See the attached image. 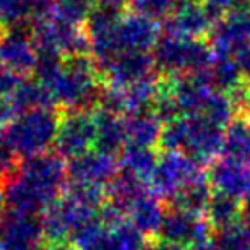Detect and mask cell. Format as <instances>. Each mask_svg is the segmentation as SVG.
Instances as JSON below:
<instances>
[{"mask_svg": "<svg viewBox=\"0 0 250 250\" xmlns=\"http://www.w3.org/2000/svg\"><path fill=\"white\" fill-rule=\"evenodd\" d=\"M208 180L212 190L242 201L250 190V168L228 156H221L209 165Z\"/></svg>", "mask_w": 250, "mask_h": 250, "instance_id": "16", "label": "cell"}, {"mask_svg": "<svg viewBox=\"0 0 250 250\" xmlns=\"http://www.w3.org/2000/svg\"><path fill=\"white\" fill-rule=\"evenodd\" d=\"M22 77L0 65V100H9Z\"/></svg>", "mask_w": 250, "mask_h": 250, "instance_id": "31", "label": "cell"}, {"mask_svg": "<svg viewBox=\"0 0 250 250\" xmlns=\"http://www.w3.org/2000/svg\"><path fill=\"white\" fill-rule=\"evenodd\" d=\"M40 83L46 87L53 104L63 110H93L104 87L91 55L63 59L62 65Z\"/></svg>", "mask_w": 250, "mask_h": 250, "instance_id": "1", "label": "cell"}, {"mask_svg": "<svg viewBox=\"0 0 250 250\" xmlns=\"http://www.w3.org/2000/svg\"><path fill=\"white\" fill-rule=\"evenodd\" d=\"M19 163H21L19 156L9 146L4 134H0V182L14 175L19 168Z\"/></svg>", "mask_w": 250, "mask_h": 250, "instance_id": "30", "label": "cell"}, {"mask_svg": "<svg viewBox=\"0 0 250 250\" xmlns=\"http://www.w3.org/2000/svg\"><path fill=\"white\" fill-rule=\"evenodd\" d=\"M118 175V163L113 156L100 151H87L67 161V182L83 187L106 190Z\"/></svg>", "mask_w": 250, "mask_h": 250, "instance_id": "12", "label": "cell"}, {"mask_svg": "<svg viewBox=\"0 0 250 250\" xmlns=\"http://www.w3.org/2000/svg\"><path fill=\"white\" fill-rule=\"evenodd\" d=\"M192 250H218V249H216L214 242H208V243H204V245H199V247H195V249H192Z\"/></svg>", "mask_w": 250, "mask_h": 250, "instance_id": "37", "label": "cell"}, {"mask_svg": "<svg viewBox=\"0 0 250 250\" xmlns=\"http://www.w3.org/2000/svg\"><path fill=\"white\" fill-rule=\"evenodd\" d=\"M94 149L93 110H63L53 153L63 160H72Z\"/></svg>", "mask_w": 250, "mask_h": 250, "instance_id": "6", "label": "cell"}, {"mask_svg": "<svg viewBox=\"0 0 250 250\" xmlns=\"http://www.w3.org/2000/svg\"><path fill=\"white\" fill-rule=\"evenodd\" d=\"M163 216H165V209L161 206V199L156 197L149 190L129 209L127 221L134 228L139 229L144 236H154L160 231Z\"/></svg>", "mask_w": 250, "mask_h": 250, "instance_id": "20", "label": "cell"}, {"mask_svg": "<svg viewBox=\"0 0 250 250\" xmlns=\"http://www.w3.org/2000/svg\"><path fill=\"white\" fill-rule=\"evenodd\" d=\"M14 110H12L11 106V101L9 100H0V134H2V130L7 127L9 122L14 118Z\"/></svg>", "mask_w": 250, "mask_h": 250, "instance_id": "32", "label": "cell"}, {"mask_svg": "<svg viewBox=\"0 0 250 250\" xmlns=\"http://www.w3.org/2000/svg\"><path fill=\"white\" fill-rule=\"evenodd\" d=\"M94 115V151H100L108 156H120L127 146L125 134V120L120 115H115L108 110L96 106Z\"/></svg>", "mask_w": 250, "mask_h": 250, "instance_id": "17", "label": "cell"}, {"mask_svg": "<svg viewBox=\"0 0 250 250\" xmlns=\"http://www.w3.org/2000/svg\"><path fill=\"white\" fill-rule=\"evenodd\" d=\"M160 38V26L156 21L136 12L122 14L117 29V42L120 52L153 53Z\"/></svg>", "mask_w": 250, "mask_h": 250, "instance_id": "14", "label": "cell"}, {"mask_svg": "<svg viewBox=\"0 0 250 250\" xmlns=\"http://www.w3.org/2000/svg\"><path fill=\"white\" fill-rule=\"evenodd\" d=\"M214 21L201 2H178L170 16L163 21L167 36L204 40L209 36Z\"/></svg>", "mask_w": 250, "mask_h": 250, "instance_id": "13", "label": "cell"}, {"mask_svg": "<svg viewBox=\"0 0 250 250\" xmlns=\"http://www.w3.org/2000/svg\"><path fill=\"white\" fill-rule=\"evenodd\" d=\"M201 76L208 81V84L212 89L225 94H229L243 81H247L235 60L223 59V57H214V60L208 67V70L202 72Z\"/></svg>", "mask_w": 250, "mask_h": 250, "instance_id": "23", "label": "cell"}, {"mask_svg": "<svg viewBox=\"0 0 250 250\" xmlns=\"http://www.w3.org/2000/svg\"><path fill=\"white\" fill-rule=\"evenodd\" d=\"M9 101H11V106L16 115L38 110V108L55 106L46 87L38 79H31V77H22Z\"/></svg>", "mask_w": 250, "mask_h": 250, "instance_id": "21", "label": "cell"}, {"mask_svg": "<svg viewBox=\"0 0 250 250\" xmlns=\"http://www.w3.org/2000/svg\"><path fill=\"white\" fill-rule=\"evenodd\" d=\"M35 45L42 52L59 55L62 59L76 55H89V40L79 26L67 24L52 14L40 19L31 28Z\"/></svg>", "mask_w": 250, "mask_h": 250, "instance_id": "5", "label": "cell"}, {"mask_svg": "<svg viewBox=\"0 0 250 250\" xmlns=\"http://www.w3.org/2000/svg\"><path fill=\"white\" fill-rule=\"evenodd\" d=\"M45 243L42 216L7 212L4 229L0 233L2 250H40Z\"/></svg>", "mask_w": 250, "mask_h": 250, "instance_id": "15", "label": "cell"}, {"mask_svg": "<svg viewBox=\"0 0 250 250\" xmlns=\"http://www.w3.org/2000/svg\"><path fill=\"white\" fill-rule=\"evenodd\" d=\"M212 194H214V190L209 184L208 175L201 173L192 182H188L185 187H182L170 201H167V204L170 209H178V211L204 216Z\"/></svg>", "mask_w": 250, "mask_h": 250, "instance_id": "18", "label": "cell"}, {"mask_svg": "<svg viewBox=\"0 0 250 250\" xmlns=\"http://www.w3.org/2000/svg\"><path fill=\"white\" fill-rule=\"evenodd\" d=\"M144 250H184V249H180V247H177V245H173V243L156 236V238H153V240H147L146 245H144Z\"/></svg>", "mask_w": 250, "mask_h": 250, "instance_id": "33", "label": "cell"}, {"mask_svg": "<svg viewBox=\"0 0 250 250\" xmlns=\"http://www.w3.org/2000/svg\"><path fill=\"white\" fill-rule=\"evenodd\" d=\"M226 129L202 117H178L163 124L161 151H175L201 165H211L223 154Z\"/></svg>", "mask_w": 250, "mask_h": 250, "instance_id": "2", "label": "cell"}, {"mask_svg": "<svg viewBox=\"0 0 250 250\" xmlns=\"http://www.w3.org/2000/svg\"><path fill=\"white\" fill-rule=\"evenodd\" d=\"M96 7H111V9H122L125 4H129V0H93Z\"/></svg>", "mask_w": 250, "mask_h": 250, "instance_id": "34", "label": "cell"}, {"mask_svg": "<svg viewBox=\"0 0 250 250\" xmlns=\"http://www.w3.org/2000/svg\"><path fill=\"white\" fill-rule=\"evenodd\" d=\"M40 250H74L70 243H43Z\"/></svg>", "mask_w": 250, "mask_h": 250, "instance_id": "35", "label": "cell"}, {"mask_svg": "<svg viewBox=\"0 0 250 250\" xmlns=\"http://www.w3.org/2000/svg\"><path fill=\"white\" fill-rule=\"evenodd\" d=\"M94 11L93 0H55L52 16L67 24L84 28Z\"/></svg>", "mask_w": 250, "mask_h": 250, "instance_id": "26", "label": "cell"}, {"mask_svg": "<svg viewBox=\"0 0 250 250\" xmlns=\"http://www.w3.org/2000/svg\"><path fill=\"white\" fill-rule=\"evenodd\" d=\"M60 113L55 108H38L14 115L4 129V137L19 160L50 153L57 139Z\"/></svg>", "mask_w": 250, "mask_h": 250, "instance_id": "3", "label": "cell"}, {"mask_svg": "<svg viewBox=\"0 0 250 250\" xmlns=\"http://www.w3.org/2000/svg\"><path fill=\"white\" fill-rule=\"evenodd\" d=\"M223 156L233 158L250 168V122L235 118L226 127Z\"/></svg>", "mask_w": 250, "mask_h": 250, "instance_id": "25", "label": "cell"}, {"mask_svg": "<svg viewBox=\"0 0 250 250\" xmlns=\"http://www.w3.org/2000/svg\"><path fill=\"white\" fill-rule=\"evenodd\" d=\"M180 0H129L130 12H136L153 21H165L173 12Z\"/></svg>", "mask_w": 250, "mask_h": 250, "instance_id": "28", "label": "cell"}, {"mask_svg": "<svg viewBox=\"0 0 250 250\" xmlns=\"http://www.w3.org/2000/svg\"><path fill=\"white\" fill-rule=\"evenodd\" d=\"M250 4V0H202V5L214 22L235 12L236 9Z\"/></svg>", "mask_w": 250, "mask_h": 250, "instance_id": "29", "label": "cell"}, {"mask_svg": "<svg viewBox=\"0 0 250 250\" xmlns=\"http://www.w3.org/2000/svg\"><path fill=\"white\" fill-rule=\"evenodd\" d=\"M201 173L199 165L188 156L175 151H163L158 156L156 167L147 180V185L156 197L170 201L182 187Z\"/></svg>", "mask_w": 250, "mask_h": 250, "instance_id": "7", "label": "cell"}, {"mask_svg": "<svg viewBox=\"0 0 250 250\" xmlns=\"http://www.w3.org/2000/svg\"><path fill=\"white\" fill-rule=\"evenodd\" d=\"M5 218H7V211L2 204H0V233L4 229V225H5Z\"/></svg>", "mask_w": 250, "mask_h": 250, "instance_id": "36", "label": "cell"}, {"mask_svg": "<svg viewBox=\"0 0 250 250\" xmlns=\"http://www.w3.org/2000/svg\"><path fill=\"white\" fill-rule=\"evenodd\" d=\"M212 231L206 216L167 208L158 236L184 250H192L211 242Z\"/></svg>", "mask_w": 250, "mask_h": 250, "instance_id": "9", "label": "cell"}, {"mask_svg": "<svg viewBox=\"0 0 250 250\" xmlns=\"http://www.w3.org/2000/svg\"><path fill=\"white\" fill-rule=\"evenodd\" d=\"M218 250H250V223L242 219L229 228L216 233L212 240Z\"/></svg>", "mask_w": 250, "mask_h": 250, "instance_id": "27", "label": "cell"}, {"mask_svg": "<svg viewBox=\"0 0 250 250\" xmlns=\"http://www.w3.org/2000/svg\"><path fill=\"white\" fill-rule=\"evenodd\" d=\"M38 62V48L28 28H0V65L19 77L35 74Z\"/></svg>", "mask_w": 250, "mask_h": 250, "instance_id": "11", "label": "cell"}, {"mask_svg": "<svg viewBox=\"0 0 250 250\" xmlns=\"http://www.w3.org/2000/svg\"><path fill=\"white\" fill-rule=\"evenodd\" d=\"M96 69L108 87H129L154 77L156 72L153 53L141 52H120Z\"/></svg>", "mask_w": 250, "mask_h": 250, "instance_id": "10", "label": "cell"}, {"mask_svg": "<svg viewBox=\"0 0 250 250\" xmlns=\"http://www.w3.org/2000/svg\"><path fill=\"white\" fill-rule=\"evenodd\" d=\"M125 134H127V146L151 147L160 144L163 122L156 117L154 111L125 117Z\"/></svg>", "mask_w": 250, "mask_h": 250, "instance_id": "19", "label": "cell"}, {"mask_svg": "<svg viewBox=\"0 0 250 250\" xmlns=\"http://www.w3.org/2000/svg\"><path fill=\"white\" fill-rule=\"evenodd\" d=\"M180 2H199V0H180Z\"/></svg>", "mask_w": 250, "mask_h": 250, "instance_id": "38", "label": "cell"}, {"mask_svg": "<svg viewBox=\"0 0 250 250\" xmlns=\"http://www.w3.org/2000/svg\"><path fill=\"white\" fill-rule=\"evenodd\" d=\"M158 156L160 154H156V151L151 147L125 146L120 153L118 168H120V171H125V173L132 175V177L147 184L154 167H156Z\"/></svg>", "mask_w": 250, "mask_h": 250, "instance_id": "24", "label": "cell"}, {"mask_svg": "<svg viewBox=\"0 0 250 250\" xmlns=\"http://www.w3.org/2000/svg\"><path fill=\"white\" fill-rule=\"evenodd\" d=\"M214 57L235 59L250 46V4L214 22L208 36Z\"/></svg>", "mask_w": 250, "mask_h": 250, "instance_id": "8", "label": "cell"}, {"mask_svg": "<svg viewBox=\"0 0 250 250\" xmlns=\"http://www.w3.org/2000/svg\"><path fill=\"white\" fill-rule=\"evenodd\" d=\"M0 250H2V249H0Z\"/></svg>", "mask_w": 250, "mask_h": 250, "instance_id": "39", "label": "cell"}, {"mask_svg": "<svg viewBox=\"0 0 250 250\" xmlns=\"http://www.w3.org/2000/svg\"><path fill=\"white\" fill-rule=\"evenodd\" d=\"M204 216L216 233L223 231V229L229 228V226H233L235 223L243 219L242 201L229 197V195L219 194V192H214Z\"/></svg>", "mask_w": 250, "mask_h": 250, "instance_id": "22", "label": "cell"}, {"mask_svg": "<svg viewBox=\"0 0 250 250\" xmlns=\"http://www.w3.org/2000/svg\"><path fill=\"white\" fill-rule=\"evenodd\" d=\"M153 59L156 72L163 77H184L206 72L214 60V53L206 40L165 35L154 46Z\"/></svg>", "mask_w": 250, "mask_h": 250, "instance_id": "4", "label": "cell"}]
</instances>
